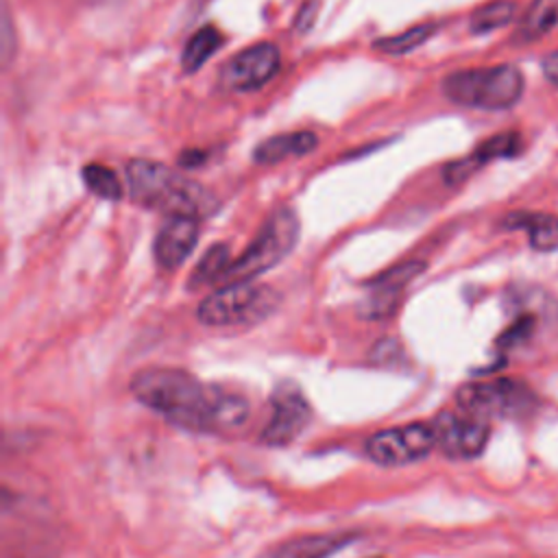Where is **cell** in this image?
Masks as SVG:
<instances>
[{"instance_id":"obj_8","label":"cell","mask_w":558,"mask_h":558,"mask_svg":"<svg viewBox=\"0 0 558 558\" xmlns=\"http://www.w3.org/2000/svg\"><path fill=\"white\" fill-rule=\"evenodd\" d=\"M281 65V50L272 41L253 44L233 54L218 74L220 87L235 94H246L264 87Z\"/></svg>"},{"instance_id":"obj_2","label":"cell","mask_w":558,"mask_h":558,"mask_svg":"<svg viewBox=\"0 0 558 558\" xmlns=\"http://www.w3.org/2000/svg\"><path fill=\"white\" fill-rule=\"evenodd\" d=\"M126 183L137 205L170 216L203 218L216 209L214 196L196 181L159 161L131 159L126 163Z\"/></svg>"},{"instance_id":"obj_19","label":"cell","mask_w":558,"mask_h":558,"mask_svg":"<svg viewBox=\"0 0 558 558\" xmlns=\"http://www.w3.org/2000/svg\"><path fill=\"white\" fill-rule=\"evenodd\" d=\"M81 177H83L85 187L94 196L105 198V201L122 198V181L118 179V174L111 168H107L102 163H87V166H83Z\"/></svg>"},{"instance_id":"obj_20","label":"cell","mask_w":558,"mask_h":558,"mask_svg":"<svg viewBox=\"0 0 558 558\" xmlns=\"http://www.w3.org/2000/svg\"><path fill=\"white\" fill-rule=\"evenodd\" d=\"M436 24H418V26H412L399 35H390V37H381L373 44L375 50L379 52H386V54H408L412 52L414 48L423 46L434 33H436Z\"/></svg>"},{"instance_id":"obj_15","label":"cell","mask_w":558,"mask_h":558,"mask_svg":"<svg viewBox=\"0 0 558 558\" xmlns=\"http://www.w3.org/2000/svg\"><path fill=\"white\" fill-rule=\"evenodd\" d=\"M347 543H351V536L344 534H310L275 545L259 558H327Z\"/></svg>"},{"instance_id":"obj_14","label":"cell","mask_w":558,"mask_h":558,"mask_svg":"<svg viewBox=\"0 0 558 558\" xmlns=\"http://www.w3.org/2000/svg\"><path fill=\"white\" fill-rule=\"evenodd\" d=\"M318 146V135L312 131L281 133L264 140L253 150V161L259 166H272L290 157H303Z\"/></svg>"},{"instance_id":"obj_9","label":"cell","mask_w":558,"mask_h":558,"mask_svg":"<svg viewBox=\"0 0 558 558\" xmlns=\"http://www.w3.org/2000/svg\"><path fill=\"white\" fill-rule=\"evenodd\" d=\"M432 429L436 436V447L458 460H471L482 456L488 445L490 427L488 421L477 418L466 412H440L434 416Z\"/></svg>"},{"instance_id":"obj_23","label":"cell","mask_w":558,"mask_h":558,"mask_svg":"<svg viewBox=\"0 0 558 558\" xmlns=\"http://www.w3.org/2000/svg\"><path fill=\"white\" fill-rule=\"evenodd\" d=\"M534 327H536L534 316H530V314L519 316L510 327H506V329L501 331V336L497 338V347H499L501 351H510V349L521 347L523 342H527V340L532 338Z\"/></svg>"},{"instance_id":"obj_12","label":"cell","mask_w":558,"mask_h":558,"mask_svg":"<svg viewBox=\"0 0 558 558\" xmlns=\"http://www.w3.org/2000/svg\"><path fill=\"white\" fill-rule=\"evenodd\" d=\"M521 150H523V137L517 131H504L499 135L484 140L471 155L447 163L442 170V177L449 185H456L466 181L473 172L484 168L488 161L510 159V157H517Z\"/></svg>"},{"instance_id":"obj_1","label":"cell","mask_w":558,"mask_h":558,"mask_svg":"<svg viewBox=\"0 0 558 558\" xmlns=\"http://www.w3.org/2000/svg\"><path fill=\"white\" fill-rule=\"evenodd\" d=\"M131 392L170 423L198 434L227 436L248 421V401L242 395L207 386L183 368H144L133 375Z\"/></svg>"},{"instance_id":"obj_22","label":"cell","mask_w":558,"mask_h":558,"mask_svg":"<svg viewBox=\"0 0 558 558\" xmlns=\"http://www.w3.org/2000/svg\"><path fill=\"white\" fill-rule=\"evenodd\" d=\"M425 270V262L421 259H408L401 262L388 270H384L381 275H377L375 279L368 281V286H384V288H395V290H403L414 277H418Z\"/></svg>"},{"instance_id":"obj_3","label":"cell","mask_w":558,"mask_h":558,"mask_svg":"<svg viewBox=\"0 0 558 558\" xmlns=\"http://www.w3.org/2000/svg\"><path fill=\"white\" fill-rule=\"evenodd\" d=\"M525 81L514 65H488L451 72L442 81V94L460 105L484 111L510 109L523 96Z\"/></svg>"},{"instance_id":"obj_16","label":"cell","mask_w":558,"mask_h":558,"mask_svg":"<svg viewBox=\"0 0 558 558\" xmlns=\"http://www.w3.org/2000/svg\"><path fill=\"white\" fill-rule=\"evenodd\" d=\"M222 46V35L216 26L198 28L185 44L181 54V68L185 74L201 70Z\"/></svg>"},{"instance_id":"obj_21","label":"cell","mask_w":558,"mask_h":558,"mask_svg":"<svg viewBox=\"0 0 558 558\" xmlns=\"http://www.w3.org/2000/svg\"><path fill=\"white\" fill-rule=\"evenodd\" d=\"M514 11H517V4L510 0L488 2L473 11V15L469 20V28L473 33H490L495 28L506 26L514 17Z\"/></svg>"},{"instance_id":"obj_13","label":"cell","mask_w":558,"mask_h":558,"mask_svg":"<svg viewBox=\"0 0 558 558\" xmlns=\"http://www.w3.org/2000/svg\"><path fill=\"white\" fill-rule=\"evenodd\" d=\"M501 225L506 229L525 231L530 246L538 253L558 248V216L541 211H512L504 216Z\"/></svg>"},{"instance_id":"obj_11","label":"cell","mask_w":558,"mask_h":558,"mask_svg":"<svg viewBox=\"0 0 558 558\" xmlns=\"http://www.w3.org/2000/svg\"><path fill=\"white\" fill-rule=\"evenodd\" d=\"M198 220L201 218H192V216H170L163 220L153 246L155 262L161 268L172 270L187 259V255L198 242V233H201Z\"/></svg>"},{"instance_id":"obj_24","label":"cell","mask_w":558,"mask_h":558,"mask_svg":"<svg viewBox=\"0 0 558 558\" xmlns=\"http://www.w3.org/2000/svg\"><path fill=\"white\" fill-rule=\"evenodd\" d=\"M316 15H318V0L303 2V7L299 9V13L294 17V31L296 33H307L314 26Z\"/></svg>"},{"instance_id":"obj_6","label":"cell","mask_w":558,"mask_h":558,"mask_svg":"<svg viewBox=\"0 0 558 558\" xmlns=\"http://www.w3.org/2000/svg\"><path fill=\"white\" fill-rule=\"evenodd\" d=\"M458 410L477 418H517L525 416L536 405L534 390L519 379L495 377L484 381H469L456 392Z\"/></svg>"},{"instance_id":"obj_5","label":"cell","mask_w":558,"mask_h":558,"mask_svg":"<svg viewBox=\"0 0 558 558\" xmlns=\"http://www.w3.org/2000/svg\"><path fill=\"white\" fill-rule=\"evenodd\" d=\"M279 303V294L270 286L251 281L229 283L201 301L196 318L207 327L253 325L268 318Z\"/></svg>"},{"instance_id":"obj_7","label":"cell","mask_w":558,"mask_h":558,"mask_svg":"<svg viewBox=\"0 0 558 558\" xmlns=\"http://www.w3.org/2000/svg\"><path fill=\"white\" fill-rule=\"evenodd\" d=\"M434 447L432 423H408L373 434L366 440V456L381 466H401L425 458Z\"/></svg>"},{"instance_id":"obj_4","label":"cell","mask_w":558,"mask_h":558,"mask_svg":"<svg viewBox=\"0 0 558 558\" xmlns=\"http://www.w3.org/2000/svg\"><path fill=\"white\" fill-rule=\"evenodd\" d=\"M299 231H301L299 218L290 207L275 209L266 218V222L262 225L253 242L242 251V255L231 259L218 286L222 288L229 283L253 281L262 272L270 270L294 248L299 240Z\"/></svg>"},{"instance_id":"obj_26","label":"cell","mask_w":558,"mask_h":558,"mask_svg":"<svg viewBox=\"0 0 558 558\" xmlns=\"http://www.w3.org/2000/svg\"><path fill=\"white\" fill-rule=\"evenodd\" d=\"M543 72H545V76H547L554 85H558V50H554V52H549V54L545 57V61H543Z\"/></svg>"},{"instance_id":"obj_18","label":"cell","mask_w":558,"mask_h":558,"mask_svg":"<svg viewBox=\"0 0 558 558\" xmlns=\"http://www.w3.org/2000/svg\"><path fill=\"white\" fill-rule=\"evenodd\" d=\"M558 24V0H534L521 22L519 39L530 41L543 37Z\"/></svg>"},{"instance_id":"obj_17","label":"cell","mask_w":558,"mask_h":558,"mask_svg":"<svg viewBox=\"0 0 558 558\" xmlns=\"http://www.w3.org/2000/svg\"><path fill=\"white\" fill-rule=\"evenodd\" d=\"M231 255H229V244L218 242L214 246L207 248V253L201 257V262L194 266L192 275H190V288H203V286H218L225 270L231 264Z\"/></svg>"},{"instance_id":"obj_25","label":"cell","mask_w":558,"mask_h":558,"mask_svg":"<svg viewBox=\"0 0 558 558\" xmlns=\"http://www.w3.org/2000/svg\"><path fill=\"white\" fill-rule=\"evenodd\" d=\"M205 157H207V155H205L203 150L190 148V150H185V153L179 155V166H183V168H198Z\"/></svg>"},{"instance_id":"obj_10","label":"cell","mask_w":558,"mask_h":558,"mask_svg":"<svg viewBox=\"0 0 558 558\" xmlns=\"http://www.w3.org/2000/svg\"><path fill=\"white\" fill-rule=\"evenodd\" d=\"M310 418L312 408L301 388L292 381H283L270 397V418L262 438L268 445H288L310 425Z\"/></svg>"}]
</instances>
